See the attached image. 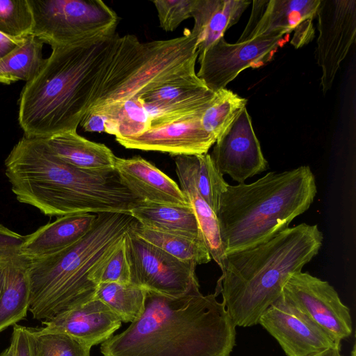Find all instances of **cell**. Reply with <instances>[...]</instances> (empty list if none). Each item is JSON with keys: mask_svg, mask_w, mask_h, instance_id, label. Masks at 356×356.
Segmentation results:
<instances>
[{"mask_svg": "<svg viewBox=\"0 0 356 356\" xmlns=\"http://www.w3.org/2000/svg\"><path fill=\"white\" fill-rule=\"evenodd\" d=\"M284 35H264L234 44L222 37L198 56L200 69L196 74L213 92L226 88L243 70L266 61Z\"/></svg>", "mask_w": 356, "mask_h": 356, "instance_id": "12", "label": "cell"}, {"mask_svg": "<svg viewBox=\"0 0 356 356\" xmlns=\"http://www.w3.org/2000/svg\"><path fill=\"white\" fill-rule=\"evenodd\" d=\"M248 0H195L191 17V31L197 37L198 56L239 20L250 4Z\"/></svg>", "mask_w": 356, "mask_h": 356, "instance_id": "22", "label": "cell"}, {"mask_svg": "<svg viewBox=\"0 0 356 356\" xmlns=\"http://www.w3.org/2000/svg\"><path fill=\"white\" fill-rule=\"evenodd\" d=\"M54 153L64 162L81 170L100 171L115 169L113 152L104 144L90 141L76 131L45 138Z\"/></svg>", "mask_w": 356, "mask_h": 356, "instance_id": "23", "label": "cell"}, {"mask_svg": "<svg viewBox=\"0 0 356 356\" xmlns=\"http://www.w3.org/2000/svg\"><path fill=\"white\" fill-rule=\"evenodd\" d=\"M283 293L317 326L337 343L353 332L349 308L329 282L307 272L291 275Z\"/></svg>", "mask_w": 356, "mask_h": 356, "instance_id": "10", "label": "cell"}, {"mask_svg": "<svg viewBox=\"0 0 356 356\" xmlns=\"http://www.w3.org/2000/svg\"><path fill=\"white\" fill-rule=\"evenodd\" d=\"M88 111H97L106 115L107 120L104 132L115 137L138 136L150 128L149 115L138 96Z\"/></svg>", "mask_w": 356, "mask_h": 356, "instance_id": "27", "label": "cell"}, {"mask_svg": "<svg viewBox=\"0 0 356 356\" xmlns=\"http://www.w3.org/2000/svg\"><path fill=\"white\" fill-rule=\"evenodd\" d=\"M5 174L17 200L49 217L79 213H129L143 201L115 169L76 168L60 159L45 138L23 136L5 160Z\"/></svg>", "mask_w": 356, "mask_h": 356, "instance_id": "2", "label": "cell"}, {"mask_svg": "<svg viewBox=\"0 0 356 356\" xmlns=\"http://www.w3.org/2000/svg\"><path fill=\"white\" fill-rule=\"evenodd\" d=\"M293 31L294 33L290 43L296 49L309 44L315 35L313 19H307L301 22L296 26Z\"/></svg>", "mask_w": 356, "mask_h": 356, "instance_id": "38", "label": "cell"}, {"mask_svg": "<svg viewBox=\"0 0 356 356\" xmlns=\"http://www.w3.org/2000/svg\"><path fill=\"white\" fill-rule=\"evenodd\" d=\"M129 213L147 228L170 234L202 238L191 207L143 202L132 209Z\"/></svg>", "mask_w": 356, "mask_h": 356, "instance_id": "25", "label": "cell"}, {"mask_svg": "<svg viewBox=\"0 0 356 356\" xmlns=\"http://www.w3.org/2000/svg\"><path fill=\"white\" fill-rule=\"evenodd\" d=\"M124 243L130 283L170 297L183 296L200 286L195 263L171 256L137 236L132 228L126 234Z\"/></svg>", "mask_w": 356, "mask_h": 356, "instance_id": "9", "label": "cell"}, {"mask_svg": "<svg viewBox=\"0 0 356 356\" xmlns=\"http://www.w3.org/2000/svg\"><path fill=\"white\" fill-rule=\"evenodd\" d=\"M201 117L181 119L151 127L138 136L115 140L127 149L166 152L174 156L207 154L216 139L204 129Z\"/></svg>", "mask_w": 356, "mask_h": 356, "instance_id": "16", "label": "cell"}, {"mask_svg": "<svg viewBox=\"0 0 356 356\" xmlns=\"http://www.w3.org/2000/svg\"><path fill=\"white\" fill-rule=\"evenodd\" d=\"M317 193L308 165L269 172L250 184H228L216 216L225 255L261 243L288 227Z\"/></svg>", "mask_w": 356, "mask_h": 356, "instance_id": "6", "label": "cell"}, {"mask_svg": "<svg viewBox=\"0 0 356 356\" xmlns=\"http://www.w3.org/2000/svg\"><path fill=\"white\" fill-rule=\"evenodd\" d=\"M198 54L197 37L188 29L178 38L143 42L122 83L88 110L124 102L170 81L195 73Z\"/></svg>", "mask_w": 356, "mask_h": 356, "instance_id": "7", "label": "cell"}, {"mask_svg": "<svg viewBox=\"0 0 356 356\" xmlns=\"http://www.w3.org/2000/svg\"><path fill=\"white\" fill-rule=\"evenodd\" d=\"M323 241L317 225L301 223L253 246L226 254L215 293L222 294L234 325L259 324L291 275L301 271L318 254Z\"/></svg>", "mask_w": 356, "mask_h": 356, "instance_id": "4", "label": "cell"}, {"mask_svg": "<svg viewBox=\"0 0 356 356\" xmlns=\"http://www.w3.org/2000/svg\"><path fill=\"white\" fill-rule=\"evenodd\" d=\"M247 99L227 88L216 92L215 98L201 117L204 129L216 140L246 108Z\"/></svg>", "mask_w": 356, "mask_h": 356, "instance_id": "30", "label": "cell"}, {"mask_svg": "<svg viewBox=\"0 0 356 356\" xmlns=\"http://www.w3.org/2000/svg\"><path fill=\"white\" fill-rule=\"evenodd\" d=\"M259 323L278 342L286 356H312L340 348L283 293L261 316Z\"/></svg>", "mask_w": 356, "mask_h": 356, "instance_id": "13", "label": "cell"}, {"mask_svg": "<svg viewBox=\"0 0 356 356\" xmlns=\"http://www.w3.org/2000/svg\"><path fill=\"white\" fill-rule=\"evenodd\" d=\"M35 356H90V348L70 335L28 327Z\"/></svg>", "mask_w": 356, "mask_h": 356, "instance_id": "31", "label": "cell"}, {"mask_svg": "<svg viewBox=\"0 0 356 356\" xmlns=\"http://www.w3.org/2000/svg\"><path fill=\"white\" fill-rule=\"evenodd\" d=\"M216 293L179 296L147 291L141 316L102 343L103 356H230L236 326Z\"/></svg>", "mask_w": 356, "mask_h": 356, "instance_id": "1", "label": "cell"}, {"mask_svg": "<svg viewBox=\"0 0 356 356\" xmlns=\"http://www.w3.org/2000/svg\"><path fill=\"white\" fill-rule=\"evenodd\" d=\"M26 38H15L0 33V59L24 43Z\"/></svg>", "mask_w": 356, "mask_h": 356, "instance_id": "39", "label": "cell"}, {"mask_svg": "<svg viewBox=\"0 0 356 356\" xmlns=\"http://www.w3.org/2000/svg\"><path fill=\"white\" fill-rule=\"evenodd\" d=\"M316 17L318 35L315 58L321 70V86L329 91L356 36V1L321 0Z\"/></svg>", "mask_w": 356, "mask_h": 356, "instance_id": "11", "label": "cell"}, {"mask_svg": "<svg viewBox=\"0 0 356 356\" xmlns=\"http://www.w3.org/2000/svg\"><path fill=\"white\" fill-rule=\"evenodd\" d=\"M355 352H356L355 347L353 346V351H352V353H351L352 356H356Z\"/></svg>", "mask_w": 356, "mask_h": 356, "instance_id": "43", "label": "cell"}, {"mask_svg": "<svg viewBox=\"0 0 356 356\" xmlns=\"http://www.w3.org/2000/svg\"><path fill=\"white\" fill-rule=\"evenodd\" d=\"M33 16L31 35L51 47L115 33L119 18L100 0H27Z\"/></svg>", "mask_w": 356, "mask_h": 356, "instance_id": "8", "label": "cell"}, {"mask_svg": "<svg viewBox=\"0 0 356 356\" xmlns=\"http://www.w3.org/2000/svg\"><path fill=\"white\" fill-rule=\"evenodd\" d=\"M42 323V329L67 334L91 348L111 338L120 327L122 321L104 302L93 298Z\"/></svg>", "mask_w": 356, "mask_h": 356, "instance_id": "17", "label": "cell"}, {"mask_svg": "<svg viewBox=\"0 0 356 356\" xmlns=\"http://www.w3.org/2000/svg\"><path fill=\"white\" fill-rule=\"evenodd\" d=\"M115 169L121 182L143 202L191 207L175 181L140 156H115Z\"/></svg>", "mask_w": 356, "mask_h": 356, "instance_id": "18", "label": "cell"}, {"mask_svg": "<svg viewBox=\"0 0 356 356\" xmlns=\"http://www.w3.org/2000/svg\"><path fill=\"white\" fill-rule=\"evenodd\" d=\"M32 13L27 0H0V33L15 38L31 35Z\"/></svg>", "mask_w": 356, "mask_h": 356, "instance_id": "33", "label": "cell"}, {"mask_svg": "<svg viewBox=\"0 0 356 356\" xmlns=\"http://www.w3.org/2000/svg\"><path fill=\"white\" fill-rule=\"evenodd\" d=\"M0 356H13V346L10 343L8 348L4 349L0 353Z\"/></svg>", "mask_w": 356, "mask_h": 356, "instance_id": "42", "label": "cell"}, {"mask_svg": "<svg viewBox=\"0 0 356 356\" xmlns=\"http://www.w3.org/2000/svg\"><path fill=\"white\" fill-rule=\"evenodd\" d=\"M44 43L30 35L24 44L0 59V83L32 80L42 70L46 59L42 56Z\"/></svg>", "mask_w": 356, "mask_h": 356, "instance_id": "28", "label": "cell"}, {"mask_svg": "<svg viewBox=\"0 0 356 356\" xmlns=\"http://www.w3.org/2000/svg\"><path fill=\"white\" fill-rule=\"evenodd\" d=\"M312 356H342L340 353V348H329L318 353Z\"/></svg>", "mask_w": 356, "mask_h": 356, "instance_id": "40", "label": "cell"}, {"mask_svg": "<svg viewBox=\"0 0 356 356\" xmlns=\"http://www.w3.org/2000/svg\"><path fill=\"white\" fill-rule=\"evenodd\" d=\"M136 220L129 213L100 212L80 240L53 254L30 259L29 309L47 320L95 298L109 259Z\"/></svg>", "mask_w": 356, "mask_h": 356, "instance_id": "5", "label": "cell"}, {"mask_svg": "<svg viewBox=\"0 0 356 356\" xmlns=\"http://www.w3.org/2000/svg\"><path fill=\"white\" fill-rule=\"evenodd\" d=\"M197 76L190 74L138 95L150 119V128L203 114L215 98Z\"/></svg>", "mask_w": 356, "mask_h": 356, "instance_id": "14", "label": "cell"}, {"mask_svg": "<svg viewBox=\"0 0 356 356\" xmlns=\"http://www.w3.org/2000/svg\"><path fill=\"white\" fill-rule=\"evenodd\" d=\"M175 172L179 186L196 217L200 230L211 259L222 268L225 252L217 216L200 195L196 186L195 155L175 156Z\"/></svg>", "mask_w": 356, "mask_h": 356, "instance_id": "21", "label": "cell"}, {"mask_svg": "<svg viewBox=\"0 0 356 356\" xmlns=\"http://www.w3.org/2000/svg\"><path fill=\"white\" fill-rule=\"evenodd\" d=\"M130 282V269L127 258L124 240L104 268L100 283L115 282L129 284Z\"/></svg>", "mask_w": 356, "mask_h": 356, "instance_id": "35", "label": "cell"}, {"mask_svg": "<svg viewBox=\"0 0 356 356\" xmlns=\"http://www.w3.org/2000/svg\"><path fill=\"white\" fill-rule=\"evenodd\" d=\"M29 262L22 255L3 262L5 280L0 294V332L26 316L30 303Z\"/></svg>", "mask_w": 356, "mask_h": 356, "instance_id": "24", "label": "cell"}, {"mask_svg": "<svg viewBox=\"0 0 356 356\" xmlns=\"http://www.w3.org/2000/svg\"><path fill=\"white\" fill-rule=\"evenodd\" d=\"M147 291L131 283L102 282L95 298L104 302L122 321L132 323L145 309Z\"/></svg>", "mask_w": 356, "mask_h": 356, "instance_id": "29", "label": "cell"}, {"mask_svg": "<svg viewBox=\"0 0 356 356\" xmlns=\"http://www.w3.org/2000/svg\"><path fill=\"white\" fill-rule=\"evenodd\" d=\"M26 236L15 232L0 225V261H7L22 256L21 248Z\"/></svg>", "mask_w": 356, "mask_h": 356, "instance_id": "36", "label": "cell"}, {"mask_svg": "<svg viewBox=\"0 0 356 356\" xmlns=\"http://www.w3.org/2000/svg\"><path fill=\"white\" fill-rule=\"evenodd\" d=\"M152 2L157 11L160 27L165 31H172L191 17L195 0H156Z\"/></svg>", "mask_w": 356, "mask_h": 356, "instance_id": "34", "label": "cell"}, {"mask_svg": "<svg viewBox=\"0 0 356 356\" xmlns=\"http://www.w3.org/2000/svg\"><path fill=\"white\" fill-rule=\"evenodd\" d=\"M321 0H254L248 24L237 42L290 33L301 22L316 17Z\"/></svg>", "mask_w": 356, "mask_h": 356, "instance_id": "19", "label": "cell"}, {"mask_svg": "<svg viewBox=\"0 0 356 356\" xmlns=\"http://www.w3.org/2000/svg\"><path fill=\"white\" fill-rule=\"evenodd\" d=\"M5 280V266L0 261V294L2 291Z\"/></svg>", "mask_w": 356, "mask_h": 356, "instance_id": "41", "label": "cell"}, {"mask_svg": "<svg viewBox=\"0 0 356 356\" xmlns=\"http://www.w3.org/2000/svg\"><path fill=\"white\" fill-rule=\"evenodd\" d=\"M195 156L197 191L216 215L221 197L228 184L215 166L209 154Z\"/></svg>", "mask_w": 356, "mask_h": 356, "instance_id": "32", "label": "cell"}, {"mask_svg": "<svg viewBox=\"0 0 356 356\" xmlns=\"http://www.w3.org/2000/svg\"><path fill=\"white\" fill-rule=\"evenodd\" d=\"M97 213H79L58 217L26 235L21 254L29 259L47 257L74 244L91 229Z\"/></svg>", "mask_w": 356, "mask_h": 356, "instance_id": "20", "label": "cell"}, {"mask_svg": "<svg viewBox=\"0 0 356 356\" xmlns=\"http://www.w3.org/2000/svg\"><path fill=\"white\" fill-rule=\"evenodd\" d=\"M133 232L143 240L158 247L171 256L196 265L209 263L211 257L201 237H191L152 229L136 221Z\"/></svg>", "mask_w": 356, "mask_h": 356, "instance_id": "26", "label": "cell"}, {"mask_svg": "<svg viewBox=\"0 0 356 356\" xmlns=\"http://www.w3.org/2000/svg\"><path fill=\"white\" fill-rule=\"evenodd\" d=\"M10 344L13 356H35L27 327L14 325Z\"/></svg>", "mask_w": 356, "mask_h": 356, "instance_id": "37", "label": "cell"}, {"mask_svg": "<svg viewBox=\"0 0 356 356\" xmlns=\"http://www.w3.org/2000/svg\"><path fill=\"white\" fill-rule=\"evenodd\" d=\"M210 156L222 175L239 184L266 170L268 162L246 108L216 140Z\"/></svg>", "mask_w": 356, "mask_h": 356, "instance_id": "15", "label": "cell"}, {"mask_svg": "<svg viewBox=\"0 0 356 356\" xmlns=\"http://www.w3.org/2000/svg\"><path fill=\"white\" fill-rule=\"evenodd\" d=\"M118 37L115 33L51 47L42 70L20 94L18 122L24 136L47 138L76 131Z\"/></svg>", "mask_w": 356, "mask_h": 356, "instance_id": "3", "label": "cell"}]
</instances>
